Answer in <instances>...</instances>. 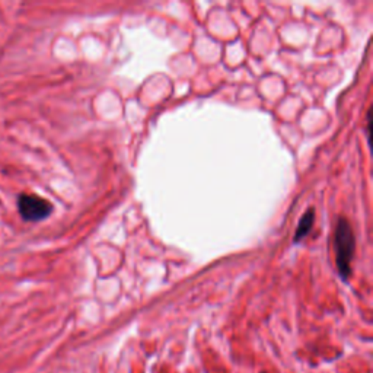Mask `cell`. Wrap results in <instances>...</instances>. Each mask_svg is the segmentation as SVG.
Segmentation results:
<instances>
[{"mask_svg":"<svg viewBox=\"0 0 373 373\" xmlns=\"http://www.w3.org/2000/svg\"><path fill=\"white\" fill-rule=\"evenodd\" d=\"M314 220H315V212L314 210H309L305 215L302 216L296 233H295V242H299L302 238H305L308 233L311 232L312 226H314Z\"/></svg>","mask_w":373,"mask_h":373,"instance_id":"3957f363","label":"cell"},{"mask_svg":"<svg viewBox=\"0 0 373 373\" xmlns=\"http://www.w3.org/2000/svg\"><path fill=\"white\" fill-rule=\"evenodd\" d=\"M336 259L337 270L340 276L345 280L352 274V261L355 256V233L352 225L347 219H340L336 227Z\"/></svg>","mask_w":373,"mask_h":373,"instance_id":"6da1fadb","label":"cell"},{"mask_svg":"<svg viewBox=\"0 0 373 373\" xmlns=\"http://www.w3.org/2000/svg\"><path fill=\"white\" fill-rule=\"evenodd\" d=\"M16 207L18 213L22 220L37 223L49 219L53 213V204L37 194L30 193H20L16 199Z\"/></svg>","mask_w":373,"mask_h":373,"instance_id":"7a4b0ae2","label":"cell"}]
</instances>
